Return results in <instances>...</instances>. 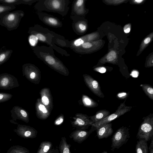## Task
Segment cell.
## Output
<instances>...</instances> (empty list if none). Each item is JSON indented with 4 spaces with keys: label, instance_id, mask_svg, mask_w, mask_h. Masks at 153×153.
Instances as JSON below:
<instances>
[{
    "label": "cell",
    "instance_id": "d4e9b609",
    "mask_svg": "<svg viewBox=\"0 0 153 153\" xmlns=\"http://www.w3.org/2000/svg\"><path fill=\"white\" fill-rule=\"evenodd\" d=\"M16 6L0 4V17L14 9Z\"/></svg>",
    "mask_w": 153,
    "mask_h": 153
},
{
    "label": "cell",
    "instance_id": "d6a6232c",
    "mask_svg": "<svg viewBox=\"0 0 153 153\" xmlns=\"http://www.w3.org/2000/svg\"><path fill=\"white\" fill-rule=\"evenodd\" d=\"M38 108L40 111L44 114L47 113L48 110L44 105L40 104L39 105Z\"/></svg>",
    "mask_w": 153,
    "mask_h": 153
},
{
    "label": "cell",
    "instance_id": "8fae6325",
    "mask_svg": "<svg viewBox=\"0 0 153 153\" xmlns=\"http://www.w3.org/2000/svg\"><path fill=\"white\" fill-rule=\"evenodd\" d=\"M84 79L87 85L94 94L100 97H104L98 82L89 75H85Z\"/></svg>",
    "mask_w": 153,
    "mask_h": 153
},
{
    "label": "cell",
    "instance_id": "5bb4252c",
    "mask_svg": "<svg viewBox=\"0 0 153 153\" xmlns=\"http://www.w3.org/2000/svg\"><path fill=\"white\" fill-rule=\"evenodd\" d=\"M11 117L14 120L19 119L27 123L29 121L27 112L22 107L15 106L10 111Z\"/></svg>",
    "mask_w": 153,
    "mask_h": 153
},
{
    "label": "cell",
    "instance_id": "30bf717a",
    "mask_svg": "<svg viewBox=\"0 0 153 153\" xmlns=\"http://www.w3.org/2000/svg\"><path fill=\"white\" fill-rule=\"evenodd\" d=\"M70 18L72 20V27L74 32L79 35L83 34L87 28L86 22L83 17L70 16Z\"/></svg>",
    "mask_w": 153,
    "mask_h": 153
},
{
    "label": "cell",
    "instance_id": "e0dca14e",
    "mask_svg": "<svg viewBox=\"0 0 153 153\" xmlns=\"http://www.w3.org/2000/svg\"><path fill=\"white\" fill-rule=\"evenodd\" d=\"M36 67L30 63L25 64L22 66L23 76L31 81H34L35 78L36 76Z\"/></svg>",
    "mask_w": 153,
    "mask_h": 153
},
{
    "label": "cell",
    "instance_id": "52a82bcc",
    "mask_svg": "<svg viewBox=\"0 0 153 153\" xmlns=\"http://www.w3.org/2000/svg\"><path fill=\"white\" fill-rule=\"evenodd\" d=\"M126 99H125L123 103L120 104L115 112L109 115L100 121L93 123L91 126H92L96 129L103 125L111 123L113 120L129 111L132 108V107L127 106L126 105L125 102Z\"/></svg>",
    "mask_w": 153,
    "mask_h": 153
},
{
    "label": "cell",
    "instance_id": "ba28073f",
    "mask_svg": "<svg viewBox=\"0 0 153 153\" xmlns=\"http://www.w3.org/2000/svg\"><path fill=\"white\" fill-rule=\"evenodd\" d=\"M19 85L17 79L7 73L0 74V89L10 90Z\"/></svg>",
    "mask_w": 153,
    "mask_h": 153
},
{
    "label": "cell",
    "instance_id": "f1b7e54d",
    "mask_svg": "<svg viewBox=\"0 0 153 153\" xmlns=\"http://www.w3.org/2000/svg\"><path fill=\"white\" fill-rule=\"evenodd\" d=\"M28 39L30 45L33 47L36 45L38 40L37 38L33 34H30L29 37Z\"/></svg>",
    "mask_w": 153,
    "mask_h": 153
},
{
    "label": "cell",
    "instance_id": "7c38bea8",
    "mask_svg": "<svg viewBox=\"0 0 153 153\" xmlns=\"http://www.w3.org/2000/svg\"><path fill=\"white\" fill-rule=\"evenodd\" d=\"M95 129L92 126L89 131L84 129H77L70 134L69 137L75 142L81 143L86 140L92 132Z\"/></svg>",
    "mask_w": 153,
    "mask_h": 153
},
{
    "label": "cell",
    "instance_id": "603a6c76",
    "mask_svg": "<svg viewBox=\"0 0 153 153\" xmlns=\"http://www.w3.org/2000/svg\"><path fill=\"white\" fill-rule=\"evenodd\" d=\"M52 146V144L50 142L43 141L40 143L37 153H46Z\"/></svg>",
    "mask_w": 153,
    "mask_h": 153
},
{
    "label": "cell",
    "instance_id": "d6986e66",
    "mask_svg": "<svg viewBox=\"0 0 153 153\" xmlns=\"http://www.w3.org/2000/svg\"><path fill=\"white\" fill-rule=\"evenodd\" d=\"M18 128L23 130V135L25 137L33 138L36 136L37 132L33 128L24 125L19 126Z\"/></svg>",
    "mask_w": 153,
    "mask_h": 153
},
{
    "label": "cell",
    "instance_id": "4dcf8cb0",
    "mask_svg": "<svg viewBox=\"0 0 153 153\" xmlns=\"http://www.w3.org/2000/svg\"><path fill=\"white\" fill-rule=\"evenodd\" d=\"M129 95V93L121 92L118 93L116 95L117 97L120 100L126 99Z\"/></svg>",
    "mask_w": 153,
    "mask_h": 153
},
{
    "label": "cell",
    "instance_id": "ab89813d",
    "mask_svg": "<svg viewBox=\"0 0 153 153\" xmlns=\"http://www.w3.org/2000/svg\"><path fill=\"white\" fill-rule=\"evenodd\" d=\"M151 41V39L149 37H147L144 40V42L145 44H147L149 43Z\"/></svg>",
    "mask_w": 153,
    "mask_h": 153
},
{
    "label": "cell",
    "instance_id": "b9f144b4",
    "mask_svg": "<svg viewBox=\"0 0 153 153\" xmlns=\"http://www.w3.org/2000/svg\"><path fill=\"white\" fill-rule=\"evenodd\" d=\"M102 153H107V152H106L105 151Z\"/></svg>",
    "mask_w": 153,
    "mask_h": 153
},
{
    "label": "cell",
    "instance_id": "ee69618b",
    "mask_svg": "<svg viewBox=\"0 0 153 153\" xmlns=\"http://www.w3.org/2000/svg\"><path fill=\"white\" fill-rule=\"evenodd\" d=\"M0 4H1V3H0Z\"/></svg>",
    "mask_w": 153,
    "mask_h": 153
},
{
    "label": "cell",
    "instance_id": "83f0119b",
    "mask_svg": "<svg viewBox=\"0 0 153 153\" xmlns=\"http://www.w3.org/2000/svg\"><path fill=\"white\" fill-rule=\"evenodd\" d=\"M13 95L8 93L0 92V103L3 102L10 100Z\"/></svg>",
    "mask_w": 153,
    "mask_h": 153
},
{
    "label": "cell",
    "instance_id": "484cf974",
    "mask_svg": "<svg viewBox=\"0 0 153 153\" xmlns=\"http://www.w3.org/2000/svg\"><path fill=\"white\" fill-rule=\"evenodd\" d=\"M83 101L85 105L89 107H95L98 105L96 102L86 96H83Z\"/></svg>",
    "mask_w": 153,
    "mask_h": 153
},
{
    "label": "cell",
    "instance_id": "7402d4cb",
    "mask_svg": "<svg viewBox=\"0 0 153 153\" xmlns=\"http://www.w3.org/2000/svg\"><path fill=\"white\" fill-rule=\"evenodd\" d=\"M71 147L70 144L67 143L66 138L62 137L59 146L60 153H71Z\"/></svg>",
    "mask_w": 153,
    "mask_h": 153
},
{
    "label": "cell",
    "instance_id": "7bdbcfd3",
    "mask_svg": "<svg viewBox=\"0 0 153 153\" xmlns=\"http://www.w3.org/2000/svg\"><path fill=\"white\" fill-rule=\"evenodd\" d=\"M22 153V152H20V153Z\"/></svg>",
    "mask_w": 153,
    "mask_h": 153
},
{
    "label": "cell",
    "instance_id": "8992f818",
    "mask_svg": "<svg viewBox=\"0 0 153 153\" xmlns=\"http://www.w3.org/2000/svg\"><path fill=\"white\" fill-rule=\"evenodd\" d=\"M130 137L129 129L122 126L117 129L111 138V150L118 149L125 144Z\"/></svg>",
    "mask_w": 153,
    "mask_h": 153
},
{
    "label": "cell",
    "instance_id": "836d02e7",
    "mask_svg": "<svg viewBox=\"0 0 153 153\" xmlns=\"http://www.w3.org/2000/svg\"><path fill=\"white\" fill-rule=\"evenodd\" d=\"M42 102L44 105H47L49 103V100L48 98L46 96H44L42 97Z\"/></svg>",
    "mask_w": 153,
    "mask_h": 153
},
{
    "label": "cell",
    "instance_id": "d590c367",
    "mask_svg": "<svg viewBox=\"0 0 153 153\" xmlns=\"http://www.w3.org/2000/svg\"><path fill=\"white\" fill-rule=\"evenodd\" d=\"M46 153H59V151L57 148H52Z\"/></svg>",
    "mask_w": 153,
    "mask_h": 153
},
{
    "label": "cell",
    "instance_id": "4fadbf2b",
    "mask_svg": "<svg viewBox=\"0 0 153 153\" xmlns=\"http://www.w3.org/2000/svg\"><path fill=\"white\" fill-rule=\"evenodd\" d=\"M84 0H75L72 4L70 16L83 17L86 11L84 7Z\"/></svg>",
    "mask_w": 153,
    "mask_h": 153
},
{
    "label": "cell",
    "instance_id": "2e32d148",
    "mask_svg": "<svg viewBox=\"0 0 153 153\" xmlns=\"http://www.w3.org/2000/svg\"><path fill=\"white\" fill-rule=\"evenodd\" d=\"M112 124L111 123L105 124L96 129L97 136L99 139L107 138L113 132Z\"/></svg>",
    "mask_w": 153,
    "mask_h": 153
},
{
    "label": "cell",
    "instance_id": "5b68a950",
    "mask_svg": "<svg viewBox=\"0 0 153 153\" xmlns=\"http://www.w3.org/2000/svg\"><path fill=\"white\" fill-rule=\"evenodd\" d=\"M143 121L140 125L137 137L139 140L147 142L153 137V113L143 118Z\"/></svg>",
    "mask_w": 153,
    "mask_h": 153
},
{
    "label": "cell",
    "instance_id": "60d3db41",
    "mask_svg": "<svg viewBox=\"0 0 153 153\" xmlns=\"http://www.w3.org/2000/svg\"><path fill=\"white\" fill-rule=\"evenodd\" d=\"M143 1V0H135L134 1L135 2H136L137 3H141Z\"/></svg>",
    "mask_w": 153,
    "mask_h": 153
},
{
    "label": "cell",
    "instance_id": "f546056e",
    "mask_svg": "<svg viewBox=\"0 0 153 153\" xmlns=\"http://www.w3.org/2000/svg\"><path fill=\"white\" fill-rule=\"evenodd\" d=\"M116 54L115 52L114 51H111L108 54L107 59L109 62H112L116 59Z\"/></svg>",
    "mask_w": 153,
    "mask_h": 153
},
{
    "label": "cell",
    "instance_id": "9c48e42d",
    "mask_svg": "<svg viewBox=\"0 0 153 153\" xmlns=\"http://www.w3.org/2000/svg\"><path fill=\"white\" fill-rule=\"evenodd\" d=\"M39 19L45 25L54 28L61 27L63 24L57 17L42 12H36Z\"/></svg>",
    "mask_w": 153,
    "mask_h": 153
},
{
    "label": "cell",
    "instance_id": "9a60e30c",
    "mask_svg": "<svg viewBox=\"0 0 153 153\" xmlns=\"http://www.w3.org/2000/svg\"><path fill=\"white\" fill-rule=\"evenodd\" d=\"M93 124L89 117L86 115H82L76 118L72 124L73 126L77 129L85 130L89 126H92Z\"/></svg>",
    "mask_w": 153,
    "mask_h": 153
},
{
    "label": "cell",
    "instance_id": "cb8c5ba5",
    "mask_svg": "<svg viewBox=\"0 0 153 153\" xmlns=\"http://www.w3.org/2000/svg\"><path fill=\"white\" fill-rule=\"evenodd\" d=\"M143 91L146 94L151 100H153V88L149 84H141Z\"/></svg>",
    "mask_w": 153,
    "mask_h": 153
},
{
    "label": "cell",
    "instance_id": "4316f807",
    "mask_svg": "<svg viewBox=\"0 0 153 153\" xmlns=\"http://www.w3.org/2000/svg\"><path fill=\"white\" fill-rule=\"evenodd\" d=\"M0 3L7 5L14 6L21 4V0H0Z\"/></svg>",
    "mask_w": 153,
    "mask_h": 153
},
{
    "label": "cell",
    "instance_id": "e575fe53",
    "mask_svg": "<svg viewBox=\"0 0 153 153\" xmlns=\"http://www.w3.org/2000/svg\"><path fill=\"white\" fill-rule=\"evenodd\" d=\"M94 70L101 73H104L106 71V68L104 67L96 68L94 69Z\"/></svg>",
    "mask_w": 153,
    "mask_h": 153
},
{
    "label": "cell",
    "instance_id": "7a4b0ae2",
    "mask_svg": "<svg viewBox=\"0 0 153 153\" xmlns=\"http://www.w3.org/2000/svg\"><path fill=\"white\" fill-rule=\"evenodd\" d=\"M32 49L38 58L50 67L60 71L66 70V68L56 56L53 49L51 47L37 46L32 47Z\"/></svg>",
    "mask_w": 153,
    "mask_h": 153
},
{
    "label": "cell",
    "instance_id": "277c9868",
    "mask_svg": "<svg viewBox=\"0 0 153 153\" xmlns=\"http://www.w3.org/2000/svg\"><path fill=\"white\" fill-rule=\"evenodd\" d=\"M24 15V12L21 10L9 12L0 17V25L10 31L16 29Z\"/></svg>",
    "mask_w": 153,
    "mask_h": 153
},
{
    "label": "cell",
    "instance_id": "44dd1931",
    "mask_svg": "<svg viewBox=\"0 0 153 153\" xmlns=\"http://www.w3.org/2000/svg\"><path fill=\"white\" fill-rule=\"evenodd\" d=\"M147 142L143 140H139L136 145V153H148Z\"/></svg>",
    "mask_w": 153,
    "mask_h": 153
},
{
    "label": "cell",
    "instance_id": "6da1fadb",
    "mask_svg": "<svg viewBox=\"0 0 153 153\" xmlns=\"http://www.w3.org/2000/svg\"><path fill=\"white\" fill-rule=\"evenodd\" d=\"M28 33L35 35L38 40L47 44L62 56H70L65 50L57 45L67 48L69 40L63 36L38 24L30 27Z\"/></svg>",
    "mask_w": 153,
    "mask_h": 153
},
{
    "label": "cell",
    "instance_id": "8d00e7d4",
    "mask_svg": "<svg viewBox=\"0 0 153 153\" xmlns=\"http://www.w3.org/2000/svg\"><path fill=\"white\" fill-rule=\"evenodd\" d=\"M149 149V153H153V137L151 139V142Z\"/></svg>",
    "mask_w": 153,
    "mask_h": 153
},
{
    "label": "cell",
    "instance_id": "ac0fdd59",
    "mask_svg": "<svg viewBox=\"0 0 153 153\" xmlns=\"http://www.w3.org/2000/svg\"><path fill=\"white\" fill-rule=\"evenodd\" d=\"M109 111L105 109L99 110L97 112L95 115L89 117L93 123L99 122L110 115Z\"/></svg>",
    "mask_w": 153,
    "mask_h": 153
},
{
    "label": "cell",
    "instance_id": "3957f363",
    "mask_svg": "<svg viewBox=\"0 0 153 153\" xmlns=\"http://www.w3.org/2000/svg\"><path fill=\"white\" fill-rule=\"evenodd\" d=\"M69 0H39L34 6L36 12L45 11L57 13L62 17L69 10Z\"/></svg>",
    "mask_w": 153,
    "mask_h": 153
},
{
    "label": "cell",
    "instance_id": "ffe728a7",
    "mask_svg": "<svg viewBox=\"0 0 153 153\" xmlns=\"http://www.w3.org/2000/svg\"><path fill=\"white\" fill-rule=\"evenodd\" d=\"M12 50L1 48L0 49V66L7 62L13 53Z\"/></svg>",
    "mask_w": 153,
    "mask_h": 153
},
{
    "label": "cell",
    "instance_id": "74e56055",
    "mask_svg": "<svg viewBox=\"0 0 153 153\" xmlns=\"http://www.w3.org/2000/svg\"><path fill=\"white\" fill-rule=\"evenodd\" d=\"M130 24L126 25L124 27V32L126 33L130 32Z\"/></svg>",
    "mask_w": 153,
    "mask_h": 153
},
{
    "label": "cell",
    "instance_id": "1f68e13d",
    "mask_svg": "<svg viewBox=\"0 0 153 153\" xmlns=\"http://www.w3.org/2000/svg\"><path fill=\"white\" fill-rule=\"evenodd\" d=\"M39 0H21V4L29 5H31L33 3L37 2Z\"/></svg>",
    "mask_w": 153,
    "mask_h": 153
},
{
    "label": "cell",
    "instance_id": "f35d334b",
    "mask_svg": "<svg viewBox=\"0 0 153 153\" xmlns=\"http://www.w3.org/2000/svg\"><path fill=\"white\" fill-rule=\"evenodd\" d=\"M63 120L64 119L63 118H59L56 120L55 124L56 125H60L63 123Z\"/></svg>",
    "mask_w": 153,
    "mask_h": 153
}]
</instances>
